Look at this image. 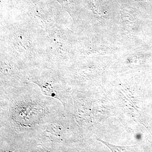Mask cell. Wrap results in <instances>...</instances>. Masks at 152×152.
<instances>
[{
    "label": "cell",
    "mask_w": 152,
    "mask_h": 152,
    "mask_svg": "<svg viewBox=\"0 0 152 152\" xmlns=\"http://www.w3.org/2000/svg\"><path fill=\"white\" fill-rule=\"evenodd\" d=\"M36 97H20L9 100V115L12 127L18 132H26L36 129L53 119L52 107L49 104L48 99L40 95Z\"/></svg>",
    "instance_id": "1"
},
{
    "label": "cell",
    "mask_w": 152,
    "mask_h": 152,
    "mask_svg": "<svg viewBox=\"0 0 152 152\" xmlns=\"http://www.w3.org/2000/svg\"><path fill=\"white\" fill-rule=\"evenodd\" d=\"M98 141L102 142L103 143L108 147L112 152H130L134 151L136 146H118L113 145L111 144L101 140V139L97 138Z\"/></svg>",
    "instance_id": "2"
}]
</instances>
